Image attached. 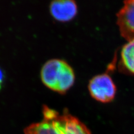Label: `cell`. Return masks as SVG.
Listing matches in <instances>:
<instances>
[{"label": "cell", "mask_w": 134, "mask_h": 134, "mask_svg": "<svg viewBox=\"0 0 134 134\" xmlns=\"http://www.w3.org/2000/svg\"><path fill=\"white\" fill-rule=\"evenodd\" d=\"M88 90L92 98L102 103L112 101L116 93L115 84L107 73L98 74L92 78L89 82Z\"/></svg>", "instance_id": "3957f363"}, {"label": "cell", "mask_w": 134, "mask_h": 134, "mask_svg": "<svg viewBox=\"0 0 134 134\" xmlns=\"http://www.w3.org/2000/svg\"><path fill=\"white\" fill-rule=\"evenodd\" d=\"M116 16L121 36L127 41L134 39V0L125 1Z\"/></svg>", "instance_id": "277c9868"}, {"label": "cell", "mask_w": 134, "mask_h": 134, "mask_svg": "<svg viewBox=\"0 0 134 134\" xmlns=\"http://www.w3.org/2000/svg\"><path fill=\"white\" fill-rule=\"evenodd\" d=\"M121 64L127 72L134 74V39L128 41L121 52Z\"/></svg>", "instance_id": "8992f818"}, {"label": "cell", "mask_w": 134, "mask_h": 134, "mask_svg": "<svg viewBox=\"0 0 134 134\" xmlns=\"http://www.w3.org/2000/svg\"><path fill=\"white\" fill-rule=\"evenodd\" d=\"M41 79L48 88L63 94L73 86L75 74L72 67L64 60L52 59L42 66Z\"/></svg>", "instance_id": "7a4b0ae2"}, {"label": "cell", "mask_w": 134, "mask_h": 134, "mask_svg": "<svg viewBox=\"0 0 134 134\" xmlns=\"http://www.w3.org/2000/svg\"><path fill=\"white\" fill-rule=\"evenodd\" d=\"M4 80V74L2 69L0 68V90L2 86V84Z\"/></svg>", "instance_id": "52a82bcc"}, {"label": "cell", "mask_w": 134, "mask_h": 134, "mask_svg": "<svg viewBox=\"0 0 134 134\" xmlns=\"http://www.w3.org/2000/svg\"><path fill=\"white\" fill-rule=\"evenodd\" d=\"M43 114V120L29 125L25 134H91L85 124L68 112L60 114L44 106Z\"/></svg>", "instance_id": "6da1fadb"}, {"label": "cell", "mask_w": 134, "mask_h": 134, "mask_svg": "<svg viewBox=\"0 0 134 134\" xmlns=\"http://www.w3.org/2000/svg\"><path fill=\"white\" fill-rule=\"evenodd\" d=\"M78 7L73 0H55L50 4V12L59 22H68L77 15Z\"/></svg>", "instance_id": "5b68a950"}]
</instances>
